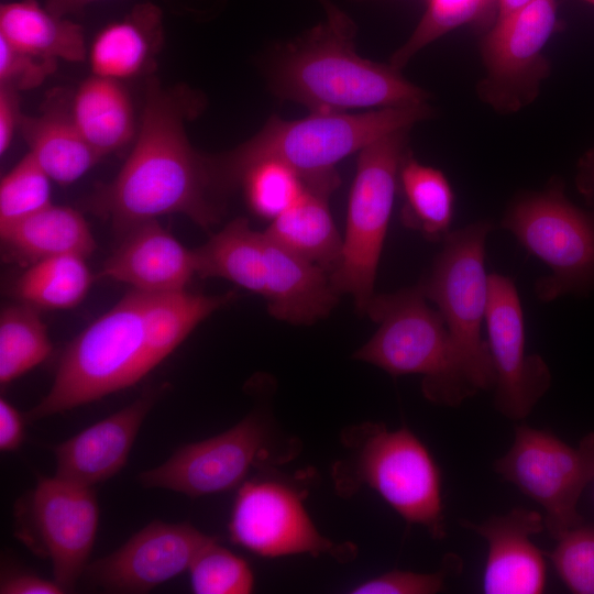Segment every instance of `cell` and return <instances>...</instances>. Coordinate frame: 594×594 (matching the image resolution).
Masks as SVG:
<instances>
[{
  "label": "cell",
  "instance_id": "1",
  "mask_svg": "<svg viewBox=\"0 0 594 594\" xmlns=\"http://www.w3.org/2000/svg\"><path fill=\"white\" fill-rule=\"evenodd\" d=\"M204 100L186 86L147 82L140 132L117 176L95 188L85 207L123 234L141 222L179 213L209 229L218 223V195L209 156L190 144L185 122L198 116Z\"/></svg>",
  "mask_w": 594,
  "mask_h": 594
},
{
  "label": "cell",
  "instance_id": "2",
  "mask_svg": "<svg viewBox=\"0 0 594 594\" xmlns=\"http://www.w3.org/2000/svg\"><path fill=\"white\" fill-rule=\"evenodd\" d=\"M430 112L426 102L358 114L311 112L299 120L274 116L243 144L209 156L216 189L224 199L252 166L276 161L295 170L307 189L329 197L339 185L334 166L341 160L386 134L413 128Z\"/></svg>",
  "mask_w": 594,
  "mask_h": 594
},
{
  "label": "cell",
  "instance_id": "3",
  "mask_svg": "<svg viewBox=\"0 0 594 594\" xmlns=\"http://www.w3.org/2000/svg\"><path fill=\"white\" fill-rule=\"evenodd\" d=\"M355 31L351 19L327 20L287 44L273 68L274 92L320 113L426 103L428 94L399 69L355 53Z\"/></svg>",
  "mask_w": 594,
  "mask_h": 594
},
{
  "label": "cell",
  "instance_id": "4",
  "mask_svg": "<svg viewBox=\"0 0 594 594\" xmlns=\"http://www.w3.org/2000/svg\"><path fill=\"white\" fill-rule=\"evenodd\" d=\"M197 276L223 278L267 301L268 312L293 324L327 317L340 294L330 275L301 258L268 233L237 218L194 250Z\"/></svg>",
  "mask_w": 594,
  "mask_h": 594
},
{
  "label": "cell",
  "instance_id": "5",
  "mask_svg": "<svg viewBox=\"0 0 594 594\" xmlns=\"http://www.w3.org/2000/svg\"><path fill=\"white\" fill-rule=\"evenodd\" d=\"M344 454L331 468L336 493L344 498L374 490L406 522L446 536L441 473L424 442L407 427L364 421L340 433Z\"/></svg>",
  "mask_w": 594,
  "mask_h": 594
},
{
  "label": "cell",
  "instance_id": "6",
  "mask_svg": "<svg viewBox=\"0 0 594 594\" xmlns=\"http://www.w3.org/2000/svg\"><path fill=\"white\" fill-rule=\"evenodd\" d=\"M145 293L132 289L63 352L48 393L26 421L70 410L140 382L158 364L144 323Z\"/></svg>",
  "mask_w": 594,
  "mask_h": 594
},
{
  "label": "cell",
  "instance_id": "7",
  "mask_svg": "<svg viewBox=\"0 0 594 594\" xmlns=\"http://www.w3.org/2000/svg\"><path fill=\"white\" fill-rule=\"evenodd\" d=\"M417 285L391 294H375L365 315L378 328L353 355L397 377L422 376L429 402L457 407L477 391L438 309L430 307Z\"/></svg>",
  "mask_w": 594,
  "mask_h": 594
},
{
  "label": "cell",
  "instance_id": "8",
  "mask_svg": "<svg viewBox=\"0 0 594 594\" xmlns=\"http://www.w3.org/2000/svg\"><path fill=\"white\" fill-rule=\"evenodd\" d=\"M501 224L549 267L550 274L535 284L540 301L594 292V209L571 202L560 180L518 195Z\"/></svg>",
  "mask_w": 594,
  "mask_h": 594
},
{
  "label": "cell",
  "instance_id": "9",
  "mask_svg": "<svg viewBox=\"0 0 594 594\" xmlns=\"http://www.w3.org/2000/svg\"><path fill=\"white\" fill-rule=\"evenodd\" d=\"M299 451L294 438L276 429L270 414L254 409L230 429L187 443L164 463L139 474L145 488H163L196 498L229 491L249 472L289 462Z\"/></svg>",
  "mask_w": 594,
  "mask_h": 594
},
{
  "label": "cell",
  "instance_id": "10",
  "mask_svg": "<svg viewBox=\"0 0 594 594\" xmlns=\"http://www.w3.org/2000/svg\"><path fill=\"white\" fill-rule=\"evenodd\" d=\"M492 228L488 221L480 220L450 231L418 284L442 316L477 392L493 389L495 384L488 344L482 334L488 302L485 244Z\"/></svg>",
  "mask_w": 594,
  "mask_h": 594
},
{
  "label": "cell",
  "instance_id": "11",
  "mask_svg": "<svg viewBox=\"0 0 594 594\" xmlns=\"http://www.w3.org/2000/svg\"><path fill=\"white\" fill-rule=\"evenodd\" d=\"M409 130L386 134L359 152L341 258L330 279L340 295L353 297L361 315L365 314L375 295L377 265L399 183V169L407 155Z\"/></svg>",
  "mask_w": 594,
  "mask_h": 594
},
{
  "label": "cell",
  "instance_id": "12",
  "mask_svg": "<svg viewBox=\"0 0 594 594\" xmlns=\"http://www.w3.org/2000/svg\"><path fill=\"white\" fill-rule=\"evenodd\" d=\"M493 469L543 509L544 528L557 540L583 524L578 504L594 479V432L571 447L548 430L519 425Z\"/></svg>",
  "mask_w": 594,
  "mask_h": 594
},
{
  "label": "cell",
  "instance_id": "13",
  "mask_svg": "<svg viewBox=\"0 0 594 594\" xmlns=\"http://www.w3.org/2000/svg\"><path fill=\"white\" fill-rule=\"evenodd\" d=\"M14 536L36 556L48 559L54 581L73 590L88 566L99 521L92 487L57 476L37 477L14 506Z\"/></svg>",
  "mask_w": 594,
  "mask_h": 594
},
{
  "label": "cell",
  "instance_id": "14",
  "mask_svg": "<svg viewBox=\"0 0 594 594\" xmlns=\"http://www.w3.org/2000/svg\"><path fill=\"white\" fill-rule=\"evenodd\" d=\"M273 469L239 487L229 521L231 541L267 558L310 554L341 563L354 560L355 544L338 543L319 532L304 504L307 490L271 475Z\"/></svg>",
  "mask_w": 594,
  "mask_h": 594
},
{
  "label": "cell",
  "instance_id": "15",
  "mask_svg": "<svg viewBox=\"0 0 594 594\" xmlns=\"http://www.w3.org/2000/svg\"><path fill=\"white\" fill-rule=\"evenodd\" d=\"M557 24L556 0H535L496 19L481 47L485 76L477 92L483 102L514 113L536 99L549 74L543 50Z\"/></svg>",
  "mask_w": 594,
  "mask_h": 594
},
{
  "label": "cell",
  "instance_id": "16",
  "mask_svg": "<svg viewBox=\"0 0 594 594\" xmlns=\"http://www.w3.org/2000/svg\"><path fill=\"white\" fill-rule=\"evenodd\" d=\"M485 327L495 373V408L510 420H524L550 388L552 376L539 354L526 352L522 307L508 276L488 275Z\"/></svg>",
  "mask_w": 594,
  "mask_h": 594
},
{
  "label": "cell",
  "instance_id": "17",
  "mask_svg": "<svg viewBox=\"0 0 594 594\" xmlns=\"http://www.w3.org/2000/svg\"><path fill=\"white\" fill-rule=\"evenodd\" d=\"M216 538L189 522L153 520L114 552L89 563L87 580L114 593H145L188 570Z\"/></svg>",
  "mask_w": 594,
  "mask_h": 594
},
{
  "label": "cell",
  "instance_id": "18",
  "mask_svg": "<svg viewBox=\"0 0 594 594\" xmlns=\"http://www.w3.org/2000/svg\"><path fill=\"white\" fill-rule=\"evenodd\" d=\"M462 526L484 538L488 546L483 571L485 594H540L546 590L547 563L531 536L546 530L543 515L515 507L506 514L493 515Z\"/></svg>",
  "mask_w": 594,
  "mask_h": 594
},
{
  "label": "cell",
  "instance_id": "19",
  "mask_svg": "<svg viewBox=\"0 0 594 594\" xmlns=\"http://www.w3.org/2000/svg\"><path fill=\"white\" fill-rule=\"evenodd\" d=\"M161 392L162 388L144 392L133 403L57 444L54 475L92 487L119 473Z\"/></svg>",
  "mask_w": 594,
  "mask_h": 594
},
{
  "label": "cell",
  "instance_id": "20",
  "mask_svg": "<svg viewBox=\"0 0 594 594\" xmlns=\"http://www.w3.org/2000/svg\"><path fill=\"white\" fill-rule=\"evenodd\" d=\"M122 235L100 277L157 294L185 290L197 275L195 251L184 246L157 219L135 224Z\"/></svg>",
  "mask_w": 594,
  "mask_h": 594
},
{
  "label": "cell",
  "instance_id": "21",
  "mask_svg": "<svg viewBox=\"0 0 594 594\" xmlns=\"http://www.w3.org/2000/svg\"><path fill=\"white\" fill-rule=\"evenodd\" d=\"M19 130L30 147L29 153L59 185L75 183L101 158L77 128L65 92L52 95L41 114H22Z\"/></svg>",
  "mask_w": 594,
  "mask_h": 594
},
{
  "label": "cell",
  "instance_id": "22",
  "mask_svg": "<svg viewBox=\"0 0 594 594\" xmlns=\"http://www.w3.org/2000/svg\"><path fill=\"white\" fill-rule=\"evenodd\" d=\"M0 238L4 258L23 267L62 255L87 258L97 246L78 210L53 204L0 230Z\"/></svg>",
  "mask_w": 594,
  "mask_h": 594
},
{
  "label": "cell",
  "instance_id": "23",
  "mask_svg": "<svg viewBox=\"0 0 594 594\" xmlns=\"http://www.w3.org/2000/svg\"><path fill=\"white\" fill-rule=\"evenodd\" d=\"M163 41V15L152 2H141L122 19L108 24L90 48L94 75L114 80L143 73Z\"/></svg>",
  "mask_w": 594,
  "mask_h": 594
},
{
  "label": "cell",
  "instance_id": "24",
  "mask_svg": "<svg viewBox=\"0 0 594 594\" xmlns=\"http://www.w3.org/2000/svg\"><path fill=\"white\" fill-rule=\"evenodd\" d=\"M0 37L32 55L81 62L86 57L82 28L42 8L35 0L0 7Z\"/></svg>",
  "mask_w": 594,
  "mask_h": 594
},
{
  "label": "cell",
  "instance_id": "25",
  "mask_svg": "<svg viewBox=\"0 0 594 594\" xmlns=\"http://www.w3.org/2000/svg\"><path fill=\"white\" fill-rule=\"evenodd\" d=\"M328 196L306 188L300 198L265 230L285 248L329 275L338 267L343 238L333 222Z\"/></svg>",
  "mask_w": 594,
  "mask_h": 594
},
{
  "label": "cell",
  "instance_id": "26",
  "mask_svg": "<svg viewBox=\"0 0 594 594\" xmlns=\"http://www.w3.org/2000/svg\"><path fill=\"white\" fill-rule=\"evenodd\" d=\"M72 112L87 143L102 157L124 146L133 136V109L118 80L94 75L81 84Z\"/></svg>",
  "mask_w": 594,
  "mask_h": 594
},
{
  "label": "cell",
  "instance_id": "27",
  "mask_svg": "<svg viewBox=\"0 0 594 594\" xmlns=\"http://www.w3.org/2000/svg\"><path fill=\"white\" fill-rule=\"evenodd\" d=\"M398 182L405 205L402 221L431 242H442L450 232L454 196L444 174L406 155Z\"/></svg>",
  "mask_w": 594,
  "mask_h": 594
},
{
  "label": "cell",
  "instance_id": "28",
  "mask_svg": "<svg viewBox=\"0 0 594 594\" xmlns=\"http://www.w3.org/2000/svg\"><path fill=\"white\" fill-rule=\"evenodd\" d=\"M92 280L86 257L62 255L25 267L12 290L19 301L40 310L69 309L85 298Z\"/></svg>",
  "mask_w": 594,
  "mask_h": 594
},
{
  "label": "cell",
  "instance_id": "29",
  "mask_svg": "<svg viewBox=\"0 0 594 594\" xmlns=\"http://www.w3.org/2000/svg\"><path fill=\"white\" fill-rule=\"evenodd\" d=\"M53 345L40 309L19 301L0 314V383L7 385L44 362Z\"/></svg>",
  "mask_w": 594,
  "mask_h": 594
},
{
  "label": "cell",
  "instance_id": "30",
  "mask_svg": "<svg viewBox=\"0 0 594 594\" xmlns=\"http://www.w3.org/2000/svg\"><path fill=\"white\" fill-rule=\"evenodd\" d=\"M497 10V0H427V9L407 42L398 48L391 65L399 69L428 44L466 23L484 20Z\"/></svg>",
  "mask_w": 594,
  "mask_h": 594
},
{
  "label": "cell",
  "instance_id": "31",
  "mask_svg": "<svg viewBox=\"0 0 594 594\" xmlns=\"http://www.w3.org/2000/svg\"><path fill=\"white\" fill-rule=\"evenodd\" d=\"M251 210L271 221L294 205L305 193L300 176L287 165L264 161L248 169L241 178Z\"/></svg>",
  "mask_w": 594,
  "mask_h": 594
},
{
  "label": "cell",
  "instance_id": "32",
  "mask_svg": "<svg viewBox=\"0 0 594 594\" xmlns=\"http://www.w3.org/2000/svg\"><path fill=\"white\" fill-rule=\"evenodd\" d=\"M51 178L28 153L0 182V230L51 206Z\"/></svg>",
  "mask_w": 594,
  "mask_h": 594
},
{
  "label": "cell",
  "instance_id": "33",
  "mask_svg": "<svg viewBox=\"0 0 594 594\" xmlns=\"http://www.w3.org/2000/svg\"><path fill=\"white\" fill-rule=\"evenodd\" d=\"M188 571L196 594H248L254 588L248 562L221 547L217 539L200 550Z\"/></svg>",
  "mask_w": 594,
  "mask_h": 594
},
{
  "label": "cell",
  "instance_id": "34",
  "mask_svg": "<svg viewBox=\"0 0 594 594\" xmlns=\"http://www.w3.org/2000/svg\"><path fill=\"white\" fill-rule=\"evenodd\" d=\"M546 553L568 590L575 594H594V525L581 524L557 540Z\"/></svg>",
  "mask_w": 594,
  "mask_h": 594
},
{
  "label": "cell",
  "instance_id": "35",
  "mask_svg": "<svg viewBox=\"0 0 594 594\" xmlns=\"http://www.w3.org/2000/svg\"><path fill=\"white\" fill-rule=\"evenodd\" d=\"M451 561L439 571L421 573L405 570H392L366 580L350 590L351 594H435L444 587Z\"/></svg>",
  "mask_w": 594,
  "mask_h": 594
},
{
  "label": "cell",
  "instance_id": "36",
  "mask_svg": "<svg viewBox=\"0 0 594 594\" xmlns=\"http://www.w3.org/2000/svg\"><path fill=\"white\" fill-rule=\"evenodd\" d=\"M57 67V61L23 52L0 37V85L18 91L42 85Z\"/></svg>",
  "mask_w": 594,
  "mask_h": 594
},
{
  "label": "cell",
  "instance_id": "37",
  "mask_svg": "<svg viewBox=\"0 0 594 594\" xmlns=\"http://www.w3.org/2000/svg\"><path fill=\"white\" fill-rule=\"evenodd\" d=\"M1 594H61L64 588L54 580H46L33 573L11 572L2 574Z\"/></svg>",
  "mask_w": 594,
  "mask_h": 594
},
{
  "label": "cell",
  "instance_id": "38",
  "mask_svg": "<svg viewBox=\"0 0 594 594\" xmlns=\"http://www.w3.org/2000/svg\"><path fill=\"white\" fill-rule=\"evenodd\" d=\"M18 90L0 85V154L9 148L14 132L19 129L21 111Z\"/></svg>",
  "mask_w": 594,
  "mask_h": 594
},
{
  "label": "cell",
  "instance_id": "39",
  "mask_svg": "<svg viewBox=\"0 0 594 594\" xmlns=\"http://www.w3.org/2000/svg\"><path fill=\"white\" fill-rule=\"evenodd\" d=\"M24 439V420L18 409L4 397L0 399V450L12 452Z\"/></svg>",
  "mask_w": 594,
  "mask_h": 594
},
{
  "label": "cell",
  "instance_id": "40",
  "mask_svg": "<svg viewBox=\"0 0 594 594\" xmlns=\"http://www.w3.org/2000/svg\"><path fill=\"white\" fill-rule=\"evenodd\" d=\"M575 182L578 190L594 207V148L580 160Z\"/></svg>",
  "mask_w": 594,
  "mask_h": 594
},
{
  "label": "cell",
  "instance_id": "41",
  "mask_svg": "<svg viewBox=\"0 0 594 594\" xmlns=\"http://www.w3.org/2000/svg\"><path fill=\"white\" fill-rule=\"evenodd\" d=\"M99 0H45V8L57 16L78 14L85 7Z\"/></svg>",
  "mask_w": 594,
  "mask_h": 594
},
{
  "label": "cell",
  "instance_id": "42",
  "mask_svg": "<svg viewBox=\"0 0 594 594\" xmlns=\"http://www.w3.org/2000/svg\"><path fill=\"white\" fill-rule=\"evenodd\" d=\"M535 0H497V18H503L527 4L532 2Z\"/></svg>",
  "mask_w": 594,
  "mask_h": 594
},
{
  "label": "cell",
  "instance_id": "43",
  "mask_svg": "<svg viewBox=\"0 0 594 594\" xmlns=\"http://www.w3.org/2000/svg\"><path fill=\"white\" fill-rule=\"evenodd\" d=\"M323 7L327 19L330 21H340L346 18L348 15L339 10L330 0H318Z\"/></svg>",
  "mask_w": 594,
  "mask_h": 594
},
{
  "label": "cell",
  "instance_id": "44",
  "mask_svg": "<svg viewBox=\"0 0 594 594\" xmlns=\"http://www.w3.org/2000/svg\"><path fill=\"white\" fill-rule=\"evenodd\" d=\"M583 1L594 4V0H583Z\"/></svg>",
  "mask_w": 594,
  "mask_h": 594
}]
</instances>
